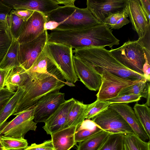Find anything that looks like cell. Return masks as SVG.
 Wrapping results in <instances>:
<instances>
[{"mask_svg": "<svg viewBox=\"0 0 150 150\" xmlns=\"http://www.w3.org/2000/svg\"><path fill=\"white\" fill-rule=\"evenodd\" d=\"M26 71L48 74L63 83L65 80L57 65L47 54L45 47L31 67Z\"/></svg>", "mask_w": 150, "mask_h": 150, "instance_id": "cell-19", "label": "cell"}, {"mask_svg": "<svg viewBox=\"0 0 150 150\" xmlns=\"http://www.w3.org/2000/svg\"><path fill=\"white\" fill-rule=\"evenodd\" d=\"M103 130L91 120L85 119L77 127L74 134L75 141L80 142Z\"/></svg>", "mask_w": 150, "mask_h": 150, "instance_id": "cell-23", "label": "cell"}, {"mask_svg": "<svg viewBox=\"0 0 150 150\" xmlns=\"http://www.w3.org/2000/svg\"><path fill=\"white\" fill-rule=\"evenodd\" d=\"M24 89L23 86L18 87L15 93L9 100L0 112V128L8 118L13 114Z\"/></svg>", "mask_w": 150, "mask_h": 150, "instance_id": "cell-26", "label": "cell"}, {"mask_svg": "<svg viewBox=\"0 0 150 150\" xmlns=\"http://www.w3.org/2000/svg\"><path fill=\"white\" fill-rule=\"evenodd\" d=\"M9 69L0 68V91L4 88V83L6 75Z\"/></svg>", "mask_w": 150, "mask_h": 150, "instance_id": "cell-42", "label": "cell"}, {"mask_svg": "<svg viewBox=\"0 0 150 150\" xmlns=\"http://www.w3.org/2000/svg\"><path fill=\"white\" fill-rule=\"evenodd\" d=\"M12 39L9 32L0 35V62L7 52Z\"/></svg>", "mask_w": 150, "mask_h": 150, "instance_id": "cell-36", "label": "cell"}, {"mask_svg": "<svg viewBox=\"0 0 150 150\" xmlns=\"http://www.w3.org/2000/svg\"><path fill=\"white\" fill-rule=\"evenodd\" d=\"M141 97L133 94L118 95L107 100L110 104L113 103H126L137 102L140 100Z\"/></svg>", "mask_w": 150, "mask_h": 150, "instance_id": "cell-35", "label": "cell"}, {"mask_svg": "<svg viewBox=\"0 0 150 150\" xmlns=\"http://www.w3.org/2000/svg\"><path fill=\"white\" fill-rule=\"evenodd\" d=\"M149 83L145 80H143L122 90L118 95L133 94L146 98L150 91Z\"/></svg>", "mask_w": 150, "mask_h": 150, "instance_id": "cell-30", "label": "cell"}, {"mask_svg": "<svg viewBox=\"0 0 150 150\" xmlns=\"http://www.w3.org/2000/svg\"><path fill=\"white\" fill-rule=\"evenodd\" d=\"M127 0H87V7L100 23L110 15L124 10Z\"/></svg>", "mask_w": 150, "mask_h": 150, "instance_id": "cell-12", "label": "cell"}, {"mask_svg": "<svg viewBox=\"0 0 150 150\" xmlns=\"http://www.w3.org/2000/svg\"><path fill=\"white\" fill-rule=\"evenodd\" d=\"M78 126L67 127L51 135L54 150H69L77 143L74 134Z\"/></svg>", "mask_w": 150, "mask_h": 150, "instance_id": "cell-20", "label": "cell"}, {"mask_svg": "<svg viewBox=\"0 0 150 150\" xmlns=\"http://www.w3.org/2000/svg\"><path fill=\"white\" fill-rule=\"evenodd\" d=\"M13 9L23 8L42 13L45 15L61 6L57 0H1Z\"/></svg>", "mask_w": 150, "mask_h": 150, "instance_id": "cell-15", "label": "cell"}, {"mask_svg": "<svg viewBox=\"0 0 150 150\" xmlns=\"http://www.w3.org/2000/svg\"><path fill=\"white\" fill-rule=\"evenodd\" d=\"M150 91L148 92V95L146 98L147 100L146 103L145 104L148 106L149 107L150 105Z\"/></svg>", "mask_w": 150, "mask_h": 150, "instance_id": "cell-48", "label": "cell"}, {"mask_svg": "<svg viewBox=\"0 0 150 150\" xmlns=\"http://www.w3.org/2000/svg\"></svg>", "mask_w": 150, "mask_h": 150, "instance_id": "cell-52", "label": "cell"}, {"mask_svg": "<svg viewBox=\"0 0 150 150\" xmlns=\"http://www.w3.org/2000/svg\"><path fill=\"white\" fill-rule=\"evenodd\" d=\"M124 134H110L98 150H124Z\"/></svg>", "mask_w": 150, "mask_h": 150, "instance_id": "cell-32", "label": "cell"}, {"mask_svg": "<svg viewBox=\"0 0 150 150\" xmlns=\"http://www.w3.org/2000/svg\"><path fill=\"white\" fill-rule=\"evenodd\" d=\"M34 12L29 9L20 8L15 10L12 9L10 13L16 15L25 22L31 16Z\"/></svg>", "mask_w": 150, "mask_h": 150, "instance_id": "cell-38", "label": "cell"}, {"mask_svg": "<svg viewBox=\"0 0 150 150\" xmlns=\"http://www.w3.org/2000/svg\"><path fill=\"white\" fill-rule=\"evenodd\" d=\"M45 49L66 81L74 83L78 81L74 68L73 50L71 47L61 44L47 42Z\"/></svg>", "mask_w": 150, "mask_h": 150, "instance_id": "cell-7", "label": "cell"}, {"mask_svg": "<svg viewBox=\"0 0 150 150\" xmlns=\"http://www.w3.org/2000/svg\"><path fill=\"white\" fill-rule=\"evenodd\" d=\"M11 17V22L9 31L11 38L17 40L24 21L16 15L10 13Z\"/></svg>", "mask_w": 150, "mask_h": 150, "instance_id": "cell-34", "label": "cell"}, {"mask_svg": "<svg viewBox=\"0 0 150 150\" xmlns=\"http://www.w3.org/2000/svg\"><path fill=\"white\" fill-rule=\"evenodd\" d=\"M150 57L146 56L143 67V76L147 81H150Z\"/></svg>", "mask_w": 150, "mask_h": 150, "instance_id": "cell-39", "label": "cell"}, {"mask_svg": "<svg viewBox=\"0 0 150 150\" xmlns=\"http://www.w3.org/2000/svg\"><path fill=\"white\" fill-rule=\"evenodd\" d=\"M46 21L44 15L34 11L28 20L23 23L17 39L19 44L30 42L38 37L45 30L44 25Z\"/></svg>", "mask_w": 150, "mask_h": 150, "instance_id": "cell-13", "label": "cell"}, {"mask_svg": "<svg viewBox=\"0 0 150 150\" xmlns=\"http://www.w3.org/2000/svg\"><path fill=\"white\" fill-rule=\"evenodd\" d=\"M57 27V23L55 21H47L44 25L45 30H52L56 29Z\"/></svg>", "mask_w": 150, "mask_h": 150, "instance_id": "cell-43", "label": "cell"}, {"mask_svg": "<svg viewBox=\"0 0 150 150\" xmlns=\"http://www.w3.org/2000/svg\"><path fill=\"white\" fill-rule=\"evenodd\" d=\"M29 77L26 71L21 66L10 69L5 77L4 87L15 92L18 87L23 86Z\"/></svg>", "mask_w": 150, "mask_h": 150, "instance_id": "cell-21", "label": "cell"}, {"mask_svg": "<svg viewBox=\"0 0 150 150\" xmlns=\"http://www.w3.org/2000/svg\"><path fill=\"white\" fill-rule=\"evenodd\" d=\"M110 134L102 130L79 143L77 150H98Z\"/></svg>", "mask_w": 150, "mask_h": 150, "instance_id": "cell-25", "label": "cell"}, {"mask_svg": "<svg viewBox=\"0 0 150 150\" xmlns=\"http://www.w3.org/2000/svg\"><path fill=\"white\" fill-rule=\"evenodd\" d=\"M9 100H7L5 101L0 103V112L4 107L6 104L7 103Z\"/></svg>", "mask_w": 150, "mask_h": 150, "instance_id": "cell-49", "label": "cell"}, {"mask_svg": "<svg viewBox=\"0 0 150 150\" xmlns=\"http://www.w3.org/2000/svg\"><path fill=\"white\" fill-rule=\"evenodd\" d=\"M150 142L143 141L135 134L124 135V150H150Z\"/></svg>", "mask_w": 150, "mask_h": 150, "instance_id": "cell-28", "label": "cell"}, {"mask_svg": "<svg viewBox=\"0 0 150 150\" xmlns=\"http://www.w3.org/2000/svg\"><path fill=\"white\" fill-rule=\"evenodd\" d=\"M102 130L111 134H134L122 116L109 106L91 118Z\"/></svg>", "mask_w": 150, "mask_h": 150, "instance_id": "cell-8", "label": "cell"}, {"mask_svg": "<svg viewBox=\"0 0 150 150\" xmlns=\"http://www.w3.org/2000/svg\"><path fill=\"white\" fill-rule=\"evenodd\" d=\"M9 14L1 13L0 14V21L4 23L7 27V16ZM8 28V27H7Z\"/></svg>", "mask_w": 150, "mask_h": 150, "instance_id": "cell-47", "label": "cell"}, {"mask_svg": "<svg viewBox=\"0 0 150 150\" xmlns=\"http://www.w3.org/2000/svg\"><path fill=\"white\" fill-rule=\"evenodd\" d=\"M110 40L109 30L104 24H100L77 30L55 29L48 34L47 42L62 44L76 49L108 46Z\"/></svg>", "mask_w": 150, "mask_h": 150, "instance_id": "cell-1", "label": "cell"}, {"mask_svg": "<svg viewBox=\"0 0 150 150\" xmlns=\"http://www.w3.org/2000/svg\"><path fill=\"white\" fill-rule=\"evenodd\" d=\"M134 110L138 120L143 127L148 137L150 134V108L144 104L137 102L134 107Z\"/></svg>", "mask_w": 150, "mask_h": 150, "instance_id": "cell-27", "label": "cell"}, {"mask_svg": "<svg viewBox=\"0 0 150 150\" xmlns=\"http://www.w3.org/2000/svg\"><path fill=\"white\" fill-rule=\"evenodd\" d=\"M25 150H54V148L51 140L45 141L40 144H32L28 146Z\"/></svg>", "mask_w": 150, "mask_h": 150, "instance_id": "cell-37", "label": "cell"}, {"mask_svg": "<svg viewBox=\"0 0 150 150\" xmlns=\"http://www.w3.org/2000/svg\"><path fill=\"white\" fill-rule=\"evenodd\" d=\"M74 68L78 78L89 90H98L101 83V76L73 55Z\"/></svg>", "mask_w": 150, "mask_h": 150, "instance_id": "cell-17", "label": "cell"}, {"mask_svg": "<svg viewBox=\"0 0 150 150\" xmlns=\"http://www.w3.org/2000/svg\"><path fill=\"white\" fill-rule=\"evenodd\" d=\"M59 4L64 5V6H75V0H57Z\"/></svg>", "mask_w": 150, "mask_h": 150, "instance_id": "cell-45", "label": "cell"}, {"mask_svg": "<svg viewBox=\"0 0 150 150\" xmlns=\"http://www.w3.org/2000/svg\"><path fill=\"white\" fill-rule=\"evenodd\" d=\"M88 104L76 100L68 115L63 129L72 126H78L85 119Z\"/></svg>", "mask_w": 150, "mask_h": 150, "instance_id": "cell-22", "label": "cell"}, {"mask_svg": "<svg viewBox=\"0 0 150 150\" xmlns=\"http://www.w3.org/2000/svg\"><path fill=\"white\" fill-rule=\"evenodd\" d=\"M12 8L0 0V14H9Z\"/></svg>", "mask_w": 150, "mask_h": 150, "instance_id": "cell-44", "label": "cell"}, {"mask_svg": "<svg viewBox=\"0 0 150 150\" xmlns=\"http://www.w3.org/2000/svg\"><path fill=\"white\" fill-rule=\"evenodd\" d=\"M45 16L47 21L57 23L55 29L62 30L80 29L101 23L87 8H81L75 6H61Z\"/></svg>", "mask_w": 150, "mask_h": 150, "instance_id": "cell-4", "label": "cell"}, {"mask_svg": "<svg viewBox=\"0 0 150 150\" xmlns=\"http://www.w3.org/2000/svg\"><path fill=\"white\" fill-rule=\"evenodd\" d=\"M110 106L118 112L131 127L134 134L143 141L149 140L146 132L137 119L134 110L126 103H113Z\"/></svg>", "mask_w": 150, "mask_h": 150, "instance_id": "cell-18", "label": "cell"}, {"mask_svg": "<svg viewBox=\"0 0 150 150\" xmlns=\"http://www.w3.org/2000/svg\"><path fill=\"white\" fill-rule=\"evenodd\" d=\"M59 90L50 92L42 97L35 104L34 121L45 122L66 100L65 94Z\"/></svg>", "mask_w": 150, "mask_h": 150, "instance_id": "cell-11", "label": "cell"}, {"mask_svg": "<svg viewBox=\"0 0 150 150\" xmlns=\"http://www.w3.org/2000/svg\"><path fill=\"white\" fill-rule=\"evenodd\" d=\"M74 55L99 74L105 70L120 77L135 80H145L143 75L127 68L105 47H90L73 50Z\"/></svg>", "mask_w": 150, "mask_h": 150, "instance_id": "cell-2", "label": "cell"}, {"mask_svg": "<svg viewBox=\"0 0 150 150\" xmlns=\"http://www.w3.org/2000/svg\"><path fill=\"white\" fill-rule=\"evenodd\" d=\"M141 7L150 22V0H139Z\"/></svg>", "mask_w": 150, "mask_h": 150, "instance_id": "cell-41", "label": "cell"}, {"mask_svg": "<svg viewBox=\"0 0 150 150\" xmlns=\"http://www.w3.org/2000/svg\"><path fill=\"white\" fill-rule=\"evenodd\" d=\"M4 149L0 140V150H4Z\"/></svg>", "mask_w": 150, "mask_h": 150, "instance_id": "cell-51", "label": "cell"}, {"mask_svg": "<svg viewBox=\"0 0 150 150\" xmlns=\"http://www.w3.org/2000/svg\"><path fill=\"white\" fill-rule=\"evenodd\" d=\"M64 83L65 85H67L70 86H75V85L73 83L67 81H64Z\"/></svg>", "mask_w": 150, "mask_h": 150, "instance_id": "cell-50", "label": "cell"}, {"mask_svg": "<svg viewBox=\"0 0 150 150\" xmlns=\"http://www.w3.org/2000/svg\"><path fill=\"white\" fill-rule=\"evenodd\" d=\"M75 100L73 98L66 100L45 122L43 128L47 134L51 135L64 128L68 113Z\"/></svg>", "mask_w": 150, "mask_h": 150, "instance_id": "cell-16", "label": "cell"}, {"mask_svg": "<svg viewBox=\"0 0 150 150\" xmlns=\"http://www.w3.org/2000/svg\"><path fill=\"white\" fill-rule=\"evenodd\" d=\"M26 72L29 77L23 86L24 91L13 114L35 105L44 96L50 92L60 90L65 85L48 74Z\"/></svg>", "mask_w": 150, "mask_h": 150, "instance_id": "cell-3", "label": "cell"}, {"mask_svg": "<svg viewBox=\"0 0 150 150\" xmlns=\"http://www.w3.org/2000/svg\"><path fill=\"white\" fill-rule=\"evenodd\" d=\"M11 39L10 47L0 62V68L8 69L20 66L17 57L19 43L14 38H11Z\"/></svg>", "mask_w": 150, "mask_h": 150, "instance_id": "cell-24", "label": "cell"}, {"mask_svg": "<svg viewBox=\"0 0 150 150\" xmlns=\"http://www.w3.org/2000/svg\"><path fill=\"white\" fill-rule=\"evenodd\" d=\"M48 37L47 30H45L33 40L19 44L18 59L20 66L26 71L31 67L44 50L47 42Z\"/></svg>", "mask_w": 150, "mask_h": 150, "instance_id": "cell-10", "label": "cell"}, {"mask_svg": "<svg viewBox=\"0 0 150 150\" xmlns=\"http://www.w3.org/2000/svg\"><path fill=\"white\" fill-rule=\"evenodd\" d=\"M110 51L125 66L143 75V66L146 57H150V50L145 48L138 40H129L120 47Z\"/></svg>", "mask_w": 150, "mask_h": 150, "instance_id": "cell-5", "label": "cell"}, {"mask_svg": "<svg viewBox=\"0 0 150 150\" xmlns=\"http://www.w3.org/2000/svg\"><path fill=\"white\" fill-rule=\"evenodd\" d=\"M99 74L101 77V83L96 96L97 99L102 101H106L116 97L124 88L144 80L127 79L105 70L102 71Z\"/></svg>", "mask_w": 150, "mask_h": 150, "instance_id": "cell-9", "label": "cell"}, {"mask_svg": "<svg viewBox=\"0 0 150 150\" xmlns=\"http://www.w3.org/2000/svg\"><path fill=\"white\" fill-rule=\"evenodd\" d=\"M0 140L5 150H25L28 146L24 138H15L0 136Z\"/></svg>", "mask_w": 150, "mask_h": 150, "instance_id": "cell-31", "label": "cell"}, {"mask_svg": "<svg viewBox=\"0 0 150 150\" xmlns=\"http://www.w3.org/2000/svg\"><path fill=\"white\" fill-rule=\"evenodd\" d=\"M128 16L125 8L122 11L113 13L109 16L105 20L104 23L110 28L119 29L129 22L127 18Z\"/></svg>", "mask_w": 150, "mask_h": 150, "instance_id": "cell-29", "label": "cell"}, {"mask_svg": "<svg viewBox=\"0 0 150 150\" xmlns=\"http://www.w3.org/2000/svg\"><path fill=\"white\" fill-rule=\"evenodd\" d=\"M35 104L18 113L11 121L6 122L0 128V136L15 138H24L30 130L35 131L37 123L34 121Z\"/></svg>", "mask_w": 150, "mask_h": 150, "instance_id": "cell-6", "label": "cell"}, {"mask_svg": "<svg viewBox=\"0 0 150 150\" xmlns=\"http://www.w3.org/2000/svg\"><path fill=\"white\" fill-rule=\"evenodd\" d=\"M9 32L6 25L0 21V35Z\"/></svg>", "mask_w": 150, "mask_h": 150, "instance_id": "cell-46", "label": "cell"}, {"mask_svg": "<svg viewBox=\"0 0 150 150\" xmlns=\"http://www.w3.org/2000/svg\"><path fill=\"white\" fill-rule=\"evenodd\" d=\"M110 103L107 101L97 99L94 102L88 104L85 119H90L109 107Z\"/></svg>", "mask_w": 150, "mask_h": 150, "instance_id": "cell-33", "label": "cell"}, {"mask_svg": "<svg viewBox=\"0 0 150 150\" xmlns=\"http://www.w3.org/2000/svg\"><path fill=\"white\" fill-rule=\"evenodd\" d=\"M125 9L132 23L133 29L137 33L139 38L144 35L150 27L139 0H127Z\"/></svg>", "mask_w": 150, "mask_h": 150, "instance_id": "cell-14", "label": "cell"}, {"mask_svg": "<svg viewBox=\"0 0 150 150\" xmlns=\"http://www.w3.org/2000/svg\"><path fill=\"white\" fill-rule=\"evenodd\" d=\"M15 92L10 91L6 88L0 91V103L10 99Z\"/></svg>", "mask_w": 150, "mask_h": 150, "instance_id": "cell-40", "label": "cell"}]
</instances>
